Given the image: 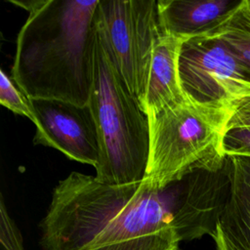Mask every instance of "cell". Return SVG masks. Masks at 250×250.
Wrapping results in <instances>:
<instances>
[{
	"label": "cell",
	"mask_w": 250,
	"mask_h": 250,
	"mask_svg": "<svg viewBox=\"0 0 250 250\" xmlns=\"http://www.w3.org/2000/svg\"><path fill=\"white\" fill-rule=\"evenodd\" d=\"M28 12L12 78L29 99L87 105L95 73L100 0H9Z\"/></svg>",
	"instance_id": "obj_1"
},
{
	"label": "cell",
	"mask_w": 250,
	"mask_h": 250,
	"mask_svg": "<svg viewBox=\"0 0 250 250\" xmlns=\"http://www.w3.org/2000/svg\"><path fill=\"white\" fill-rule=\"evenodd\" d=\"M213 174L200 169L164 188L132 183L105 229L85 250H179L184 232L203 213Z\"/></svg>",
	"instance_id": "obj_2"
},
{
	"label": "cell",
	"mask_w": 250,
	"mask_h": 250,
	"mask_svg": "<svg viewBox=\"0 0 250 250\" xmlns=\"http://www.w3.org/2000/svg\"><path fill=\"white\" fill-rule=\"evenodd\" d=\"M88 105L96 122L100 146L99 163L95 167L97 180L108 185L142 182L149 154L147 115L127 88L98 36Z\"/></svg>",
	"instance_id": "obj_3"
},
{
	"label": "cell",
	"mask_w": 250,
	"mask_h": 250,
	"mask_svg": "<svg viewBox=\"0 0 250 250\" xmlns=\"http://www.w3.org/2000/svg\"><path fill=\"white\" fill-rule=\"evenodd\" d=\"M146 115L149 154L144 180L151 186L164 188L193 171L225 164L223 141L231 114L201 106L187 98Z\"/></svg>",
	"instance_id": "obj_4"
},
{
	"label": "cell",
	"mask_w": 250,
	"mask_h": 250,
	"mask_svg": "<svg viewBox=\"0 0 250 250\" xmlns=\"http://www.w3.org/2000/svg\"><path fill=\"white\" fill-rule=\"evenodd\" d=\"M99 41L144 110L152 53L161 35L156 0H100Z\"/></svg>",
	"instance_id": "obj_5"
},
{
	"label": "cell",
	"mask_w": 250,
	"mask_h": 250,
	"mask_svg": "<svg viewBox=\"0 0 250 250\" xmlns=\"http://www.w3.org/2000/svg\"><path fill=\"white\" fill-rule=\"evenodd\" d=\"M179 70L185 96L201 106L232 115L250 97V69L215 29L184 41Z\"/></svg>",
	"instance_id": "obj_6"
},
{
	"label": "cell",
	"mask_w": 250,
	"mask_h": 250,
	"mask_svg": "<svg viewBox=\"0 0 250 250\" xmlns=\"http://www.w3.org/2000/svg\"><path fill=\"white\" fill-rule=\"evenodd\" d=\"M35 115L34 145L53 147L67 158L96 167L100 146L89 105L59 100L30 99Z\"/></svg>",
	"instance_id": "obj_7"
},
{
	"label": "cell",
	"mask_w": 250,
	"mask_h": 250,
	"mask_svg": "<svg viewBox=\"0 0 250 250\" xmlns=\"http://www.w3.org/2000/svg\"><path fill=\"white\" fill-rule=\"evenodd\" d=\"M226 157L229 192L212 238L216 250H250V158Z\"/></svg>",
	"instance_id": "obj_8"
},
{
	"label": "cell",
	"mask_w": 250,
	"mask_h": 250,
	"mask_svg": "<svg viewBox=\"0 0 250 250\" xmlns=\"http://www.w3.org/2000/svg\"><path fill=\"white\" fill-rule=\"evenodd\" d=\"M242 0H157L161 34L186 41L222 25Z\"/></svg>",
	"instance_id": "obj_9"
},
{
	"label": "cell",
	"mask_w": 250,
	"mask_h": 250,
	"mask_svg": "<svg viewBox=\"0 0 250 250\" xmlns=\"http://www.w3.org/2000/svg\"><path fill=\"white\" fill-rule=\"evenodd\" d=\"M184 41L161 34L152 53L144 111L158 112L168 106L184 102L187 97L180 80V54Z\"/></svg>",
	"instance_id": "obj_10"
},
{
	"label": "cell",
	"mask_w": 250,
	"mask_h": 250,
	"mask_svg": "<svg viewBox=\"0 0 250 250\" xmlns=\"http://www.w3.org/2000/svg\"><path fill=\"white\" fill-rule=\"evenodd\" d=\"M215 31L235 57L250 69V0H242Z\"/></svg>",
	"instance_id": "obj_11"
},
{
	"label": "cell",
	"mask_w": 250,
	"mask_h": 250,
	"mask_svg": "<svg viewBox=\"0 0 250 250\" xmlns=\"http://www.w3.org/2000/svg\"><path fill=\"white\" fill-rule=\"evenodd\" d=\"M0 104L15 114L24 116L35 123L30 99L3 69H0Z\"/></svg>",
	"instance_id": "obj_12"
},
{
	"label": "cell",
	"mask_w": 250,
	"mask_h": 250,
	"mask_svg": "<svg viewBox=\"0 0 250 250\" xmlns=\"http://www.w3.org/2000/svg\"><path fill=\"white\" fill-rule=\"evenodd\" d=\"M0 250H24L21 233L0 197Z\"/></svg>",
	"instance_id": "obj_13"
},
{
	"label": "cell",
	"mask_w": 250,
	"mask_h": 250,
	"mask_svg": "<svg viewBox=\"0 0 250 250\" xmlns=\"http://www.w3.org/2000/svg\"><path fill=\"white\" fill-rule=\"evenodd\" d=\"M223 147L226 156L250 158V127L228 130L224 136Z\"/></svg>",
	"instance_id": "obj_14"
},
{
	"label": "cell",
	"mask_w": 250,
	"mask_h": 250,
	"mask_svg": "<svg viewBox=\"0 0 250 250\" xmlns=\"http://www.w3.org/2000/svg\"><path fill=\"white\" fill-rule=\"evenodd\" d=\"M240 127H250V97L245 99L235 108L228 123L227 131L232 128Z\"/></svg>",
	"instance_id": "obj_15"
}]
</instances>
